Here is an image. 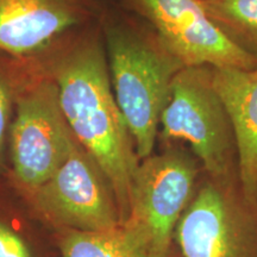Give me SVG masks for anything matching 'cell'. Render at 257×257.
I'll use <instances>...</instances> for the list:
<instances>
[{
    "label": "cell",
    "mask_w": 257,
    "mask_h": 257,
    "mask_svg": "<svg viewBox=\"0 0 257 257\" xmlns=\"http://www.w3.org/2000/svg\"><path fill=\"white\" fill-rule=\"evenodd\" d=\"M53 80L64 118L108 179L124 224L141 160L112 89L105 47L96 40L73 47L56 62Z\"/></svg>",
    "instance_id": "cell-1"
},
{
    "label": "cell",
    "mask_w": 257,
    "mask_h": 257,
    "mask_svg": "<svg viewBox=\"0 0 257 257\" xmlns=\"http://www.w3.org/2000/svg\"><path fill=\"white\" fill-rule=\"evenodd\" d=\"M105 50L115 100L140 160L153 155L175 75L184 64L157 40L134 29H106Z\"/></svg>",
    "instance_id": "cell-2"
},
{
    "label": "cell",
    "mask_w": 257,
    "mask_h": 257,
    "mask_svg": "<svg viewBox=\"0 0 257 257\" xmlns=\"http://www.w3.org/2000/svg\"><path fill=\"white\" fill-rule=\"evenodd\" d=\"M160 136L187 142L216 180H225L237 166L233 127L213 85L212 67H184L176 74L161 117Z\"/></svg>",
    "instance_id": "cell-3"
},
{
    "label": "cell",
    "mask_w": 257,
    "mask_h": 257,
    "mask_svg": "<svg viewBox=\"0 0 257 257\" xmlns=\"http://www.w3.org/2000/svg\"><path fill=\"white\" fill-rule=\"evenodd\" d=\"M10 128L11 181L28 194L60 168L75 137L59 101L53 78L43 79L19 91Z\"/></svg>",
    "instance_id": "cell-4"
},
{
    "label": "cell",
    "mask_w": 257,
    "mask_h": 257,
    "mask_svg": "<svg viewBox=\"0 0 257 257\" xmlns=\"http://www.w3.org/2000/svg\"><path fill=\"white\" fill-rule=\"evenodd\" d=\"M25 197L44 220L64 231L105 232L121 225L108 179L76 140L54 175Z\"/></svg>",
    "instance_id": "cell-5"
},
{
    "label": "cell",
    "mask_w": 257,
    "mask_h": 257,
    "mask_svg": "<svg viewBox=\"0 0 257 257\" xmlns=\"http://www.w3.org/2000/svg\"><path fill=\"white\" fill-rule=\"evenodd\" d=\"M195 176L194 160L178 148L140 161L124 224L161 256L169 257L176 226L192 201Z\"/></svg>",
    "instance_id": "cell-6"
},
{
    "label": "cell",
    "mask_w": 257,
    "mask_h": 257,
    "mask_svg": "<svg viewBox=\"0 0 257 257\" xmlns=\"http://www.w3.org/2000/svg\"><path fill=\"white\" fill-rule=\"evenodd\" d=\"M163 47L184 67L250 70L257 57L233 43L208 17L200 0H131Z\"/></svg>",
    "instance_id": "cell-7"
},
{
    "label": "cell",
    "mask_w": 257,
    "mask_h": 257,
    "mask_svg": "<svg viewBox=\"0 0 257 257\" xmlns=\"http://www.w3.org/2000/svg\"><path fill=\"white\" fill-rule=\"evenodd\" d=\"M175 236L184 257H255L246 217L218 184L205 185L192 199Z\"/></svg>",
    "instance_id": "cell-8"
},
{
    "label": "cell",
    "mask_w": 257,
    "mask_h": 257,
    "mask_svg": "<svg viewBox=\"0 0 257 257\" xmlns=\"http://www.w3.org/2000/svg\"><path fill=\"white\" fill-rule=\"evenodd\" d=\"M81 18L79 0H0V50L14 57L31 55Z\"/></svg>",
    "instance_id": "cell-9"
},
{
    "label": "cell",
    "mask_w": 257,
    "mask_h": 257,
    "mask_svg": "<svg viewBox=\"0 0 257 257\" xmlns=\"http://www.w3.org/2000/svg\"><path fill=\"white\" fill-rule=\"evenodd\" d=\"M213 85L232 124L237 147V172L244 200L257 205V68L212 67Z\"/></svg>",
    "instance_id": "cell-10"
},
{
    "label": "cell",
    "mask_w": 257,
    "mask_h": 257,
    "mask_svg": "<svg viewBox=\"0 0 257 257\" xmlns=\"http://www.w3.org/2000/svg\"><path fill=\"white\" fill-rule=\"evenodd\" d=\"M62 257H165L126 224L105 232L64 231Z\"/></svg>",
    "instance_id": "cell-11"
},
{
    "label": "cell",
    "mask_w": 257,
    "mask_h": 257,
    "mask_svg": "<svg viewBox=\"0 0 257 257\" xmlns=\"http://www.w3.org/2000/svg\"><path fill=\"white\" fill-rule=\"evenodd\" d=\"M208 17L243 50L257 57V0H200Z\"/></svg>",
    "instance_id": "cell-12"
},
{
    "label": "cell",
    "mask_w": 257,
    "mask_h": 257,
    "mask_svg": "<svg viewBox=\"0 0 257 257\" xmlns=\"http://www.w3.org/2000/svg\"><path fill=\"white\" fill-rule=\"evenodd\" d=\"M0 257H34L27 240L3 216H0Z\"/></svg>",
    "instance_id": "cell-13"
},
{
    "label": "cell",
    "mask_w": 257,
    "mask_h": 257,
    "mask_svg": "<svg viewBox=\"0 0 257 257\" xmlns=\"http://www.w3.org/2000/svg\"><path fill=\"white\" fill-rule=\"evenodd\" d=\"M14 91L5 78L0 76V167L4 160L5 146L10 137L11 128L12 104H14Z\"/></svg>",
    "instance_id": "cell-14"
}]
</instances>
